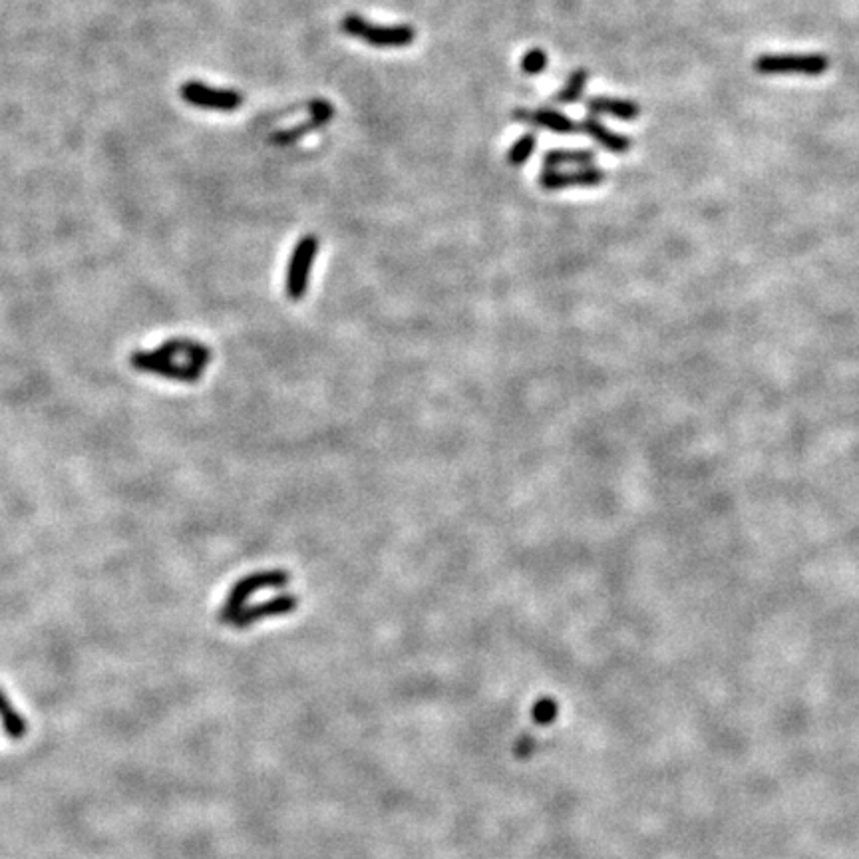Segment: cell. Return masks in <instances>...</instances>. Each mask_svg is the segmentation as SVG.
Segmentation results:
<instances>
[{
	"mask_svg": "<svg viewBox=\"0 0 859 859\" xmlns=\"http://www.w3.org/2000/svg\"><path fill=\"white\" fill-rule=\"evenodd\" d=\"M290 583V573L285 569H269V571H257L249 573L245 577H241L239 581L233 583V587L229 589L227 597L217 613V619L223 624H231V621L235 619V615L243 608L249 601V597H253L255 593L263 589H282Z\"/></svg>",
	"mask_w": 859,
	"mask_h": 859,
	"instance_id": "obj_1",
	"label": "cell"
},
{
	"mask_svg": "<svg viewBox=\"0 0 859 859\" xmlns=\"http://www.w3.org/2000/svg\"><path fill=\"white\" fill-rule=\"evenodd\" d=\"M340 30L346 36L362 40V43L374 48H406L416 43V28L408 27V24L380 27V24H372L356 12H348L343 16Z\"/></svg>",
	"mask_w": 859,
	"mask_h": 859,
	"instance_id": "obj_2",
	"label": "cell"
},
{
	"mask_svg": "<svg viewBox=\"0 0 859 859\" xmlns=\"http://www.w3.org/2000/svg\"><path fill=\"white\" fill-rule=\"evenodd\" d=\"M754 70L760 76H822L830 70L823 54H764L758 56Z\"/></svg>",
	"mask_w": 859,
	"mask_h": 859,
	"instance_id": "obj_3",
	"label": "cell"
},
{
	"mask_svg": "<svg viewBox=\"0 0 859 859\" xmlns=\"http://www.w3.org/2000/svg\"><path fill=\"white\" fill-rule=\"evenodd\" d=\"M321 241L313 233H306L297 241V245L290 253L287 273H285V295L290 301L297 303L305 298L308 290V281H311V271L316 255H319Z\"/></svg>",
	"mask_w": 859,
	"mask_h": 859,
	"instance_id": "obj_4",
	"label": "cell"
},
{
	"mask_svg": "<svg viewBox=\"0 0 859 859\" xmlns=\"http://www.w3.org/2000/svg\"><path fill=\"white\" fill-rule=\"evenodd\" d=\"M130 364L133 370L138 372H147L155 374V377L183 382V385H195V382L203 377V369H199L195 364H178L173 362L170 356H163L157 353V350H133L130 354Z\"/></svg>",
	"mask_w": 859,
	"mask_h": 859,
	"instance_id": "obj_5",
	"label": "cell"
},
{
	"mask_svg": "<svg viewBox=\"0 0 859 859\" xmlns=\"http://www.w3.org/2000/svg\"><path fill=\"white\" fill-rule=\"evenodd\" d=\"M179 96L183 102L194 107L225 112V114L239 110L245 102L241 91L227 90V88H213L197 80H187L186 84L179 88Z\"/></svg>",
	"mask_w": 859,
	"mask_h": 859,
	"instance_id": "obj_6",
	"label": "cell"
},
{
	"mask_svg": "<svg viewBox=\"0 0 859 859\" xmlns=\"http://www.w3.org/2000/svg\"><path fill=\"white\" fill-rule=\"evenodd\" d=\"M308 114H311V118H308L305 123H297V126H293V128L274 131L271 136L273 144L274 146H293V144H297L298 139L308 136L311 131L327 126V123L332 118H335V107H332V104L327 102V99L314 98L313 102L308 104Z\"/></svg>",
	"mask_w": 859,
	"mask_h": 859,
	"instance_id": "obj_7",
	"label": "cell"
},
{
	"mask_svg": "<svg viewBox=\"0 0 859 859\" xmlns=\"http://www.w3.org/2000/svg\"><path fill=\"white\" fill-rule=\"evenodd\" d=\"M298 599L293 593H282L274 595L266 601H261L257 605H245L241 611L235 615V619L231 621V627L235 629H247L251 624L266 619V616H281L297 611Z\"/></svg>",
	"mask_w": 859,
	"mask_h": 859,
	"instance_id": "obj_8",
	"label": "cell"
},
{
	"mask_svg": "<svg viewBox=\"0 0 859 859\" xmlns=\"http://www.w3.org/2000/svg\"><path fill=\"white\" fill-rule=\"evenodd\" d=\"M607 179V173L593 165L579 168L573 171H559V170H545L539 175V187L545 191H561L569 187H597Z\"/></svg>",
	"mask_w": 859,
	"mask_h": 859,
	"instance_id": "obj_9",
	"label": "cell"
},
{
	"mask_svg": "<svg viewBox=\"0 0 859 859\" xmlns=\"http://www.w3.org/2000/svg\"><path fill=\"white\" fill-rule=\"evenodd\" d=\"M513 120L531 123V126L544 128L552 133H561V136L581 131L577 123H575L571 118H567L565 114L557 110H549V107H544V110H515Z\"/></svg>",
	"mask_w": 859,
	"mask_h": 859,
	"instance_id": "obj_10",
	"label": "cell"
},
{
	"mask_svg": "<svg viewBox=\"0 0 859 859\" xmlns=\"http://www.w3.org/2000/svg\"><path fill=\"white\" fill-rule=\"evenodd\" d=\"M155 350L160 354L170 356V358L186 356L187 362L195 364L203 370L213 361V350L207 345L199 343V340H194V338H170V340H165V343L157 346Z\"/></svg>",
	"mask_w": 859,
	"mask_h": 859,
	"instance_id": "obj_11",
	"label": "cell"
},
{
	"mask_svg": "<svg viewBox=\"0 0 859 859\" xmlns=\"http://www.w3.org/2000/svg\"><path fill=\"white\" fill-rule=\"evenodd\" d=\"M579 130L611 154H627L632 146L629 136L608 130L603 122L597 120V115L589 114L587 118L579 123Z\"/></svg>",
	"mask_w": 859,
	"mask_h": 859,
	"instance_id": "obj_12",
	"label": "cell"
},
{
	"mask_svg": "<svg viewBox=\"0 0 859 859\" xmlns=\"http://www.w3.org/2000/svg\"><path fill=\"white\" fill-rule=\"evenodd\" d=\"M587 110L591 115H611V118L623 122H635L640 115V106L637 102L608 96L589 98Z\"/></svg>",
	"mask_w": 859,
	"mask_h": 859,
	"instance_id": "obj_13",
	"label": "cell"
},
{
	"mask_svg": "<svg viewBox=\"0 0 859 859\" xmlns=\"http://www.w3.org/2000/svg\"><path fill=\"white\" fill-rule=\"evenodd\" d=\"M595 162V152L591 149H552L544 155V168L545 170H559L565 165H575V168H587Z\"/></svg>",
	"mask_w": 859,
	"mask_h": 859,
	"instance_id": "obj_14",
	"label": "cell"
},
{
	"mask_svg": "<svg viewBox=\"0 0 859 859\" xmlns=\"http://www.w3.org/2000/svg\"><path fill=\"white\" fill-rule=\"evenodd\" d=\"M0 722H3V728L8 738L20 740L27 734V722H24L19 711H14V706L11 704V700H8L3 688H0Z\"/></svg>",
	"mask_w": 859,
	"mask_h": 859,
	"instance_id": "obj_15",
	"label": "cell"
},
{
	"mask_svg": "<svg viewBox=\"0 0 859 859\" xmlns=\"http://www.w3.org/2000/svg\"><path fill=\"white\" fill-rule=\"evenodd\" d=\"M587 80H589V72L585 68H579V70L571 72L569 78H567V82H565V86L557 91V94L553 96V99H555L557 104H561V106L579 102L581 96H583V91H585Z\"/></svg>",
	"mask_w": 859,
	"mask_h": 859,
	"instance_id": "obj_16",
	"label": "cell"
},
{
	"mask_svg": "<svg viewBox=\"0 0 859 859\" xmlns=\"http://www.w3.org/2000/svg\"><path fill=\"white\" fill-rule=\"evenodd\" d=\"M536 144H537V138L533 136V133H523L521 138L515 139V144L510 147V152H507L505 155L507 163H510L512 168H521V165L529 162L531 154L536 152Z\"/></svg>",
	"mask_w": 859,
	"mask_h": 859,
	"instance_id": "obj_17",
	"label": "cell"
},
{
	"mask_svg": "<svg viewBox=\"0 0 859 859\" xmlns=\"http://www.w3.org/2000/svg\"><path fill=\"white\" fill-rule=\"evenodd\" d=\"M557 714H559V704L555 703L552 696L539 698L531 708L533 722L539 724V727H549V724H553L555 719H557Z\"/></svg>",
	"mask_w": 859,
	"mask_h": 859,
	"instance_id": "obj_18",
	"label": "cell"
},
{
	"mask_svg": "<svg viewBox=\"0 0 859 859\" xmlns=\"http://www.w3.org/2000/svg\"><path fill=\"white\" fill-rule=\"evenodd\" d=\"M547 54H545V50H541V48H531L529 52H525L521 56V64H520V68L523 74H528V76H539V74H544L547 70Z\"/></svg>",
	"mask_w": 859,
	"mask_h": 859,
	"instance_id": "obj_19",
	"label": "cell"
},
{
	"mask_svg": "<svg viewBox=\"0 0 859 859\" xmlns=\"http://www.w3.org/2000/svg\"><path fill=\"white\" fill-rule=\"evenodd\" d=\"M533 748H536V742H533V738L531 736H523L515 744V754L520 756V758H525V756H529L533 752Z\"/></svg>",
	"mask_w": 859,
	"mask_h": 859,
	"instance_id": "obj_20",
	"label": "cell"
}]
</instances>
